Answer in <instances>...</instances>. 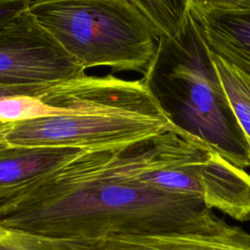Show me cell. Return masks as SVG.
<instances>
[{
	"label": "cell",
	"instance_id": "1",
	"mask_svg": "<svg viewBox=\"0 0 250 250\" xmlns=\"http://www.w3.org/2000/svg\"><path fill=\"white\" fill-rule=\"evenodd\" d=\"M214 215L197 198L137 181L129 146L84 149L0 202L3 227L44 238L82 241L178 230L205 224Z\"/></svg>",
	"mask_w": 250,
	"mask_h": 250
},
{
	"label": "cell",
	"instance_id": "2",
	"mask_svg": "<svg viewBox=\"0 0 250 250\" xmlns=\"http://www.w3.org/2000/svg\"><path fill=\"white\" fill-rule=\"evenodd\" d=\"M143 80L180 137L250 167L247 141L191 14L178 35L159 39Z\"/></svg>",
	"mask_w": 250,
	"mask_h": 250
},
{
	"label": "cell",
	"instance_id": "3",
	"mask_svg": "<svg viewBox=\"0 0 250 250\" xmlns=\"http://www.w3.org/2000/svg\"><path fill=\"white\" fill-rule=\"evenodd\" d=\"M27 12L84 69L146 72L159 38L128 0H32Z\"/></svg>",
	"mask_w": 250,
	"mask_h": 250
},
{
	"label": "cell",
	"instance_id": "4",
	"mask_svg": "<svg viewBox=\"0 0 250 250\" xmlns=\"http://www.w3.org/2000/svg\"><path fill=\"white\" fill-rule=\"evenodd\" d=\"M165 132L177 134L148 90L114 104L13 124L0 133V146L118 148Z\"/></svg>",
	"mask_w": 250,
	"mask_h": 250
},
{
	"label": "cell",
	"instance_id": "5",
	"mask_svg": "<svg viewBox=\"0 0 250 250\" xmlns=\"http://www.w3.org/2000/svg\"><path fill=\"white\" fill-rule=\"evenodd\" d=\"M146 181L162 191L197 198L235 221L250 220V174L184 138L166 147Z\"/></svg>",
	"mask_w": 250,
	"mask_h": 250
},
{
	"label": "cell",
	"instance_id": "6",
	"mask_svg": "<svg viewBox=\"0 0 250 250\" xmlns=\"http://www.w3.org/2000/svg\"><path fill=\"white\" fill-rule=\"evenodd\" d=\"M84 74L28 12L0 29V85H53Z\"/></svg>",
	"mask_w": 250,
	"mask_h": 250
},
{
	"label": "cell",
	"instance_id": "7",
	"mask_svg": "<svg viewBox=\"0 0 250 250\" xmlns=\"http://www.w3.org/2000/svg\"><path fill=\"white\" fill-rule=\"evenodd\" d=\"M41 238L57 250H250V232L216 214L205 224L161 233L91 241Z\"/></svg>",
	"mask_w": 250,
	"mask_h": 250
},
{
	"label": "cell",
	"instance_id": "8",
	"mask_svg": "<svg viewBox=\"0 0 250 250\" xmlns=\"http://www.w3.org/2000/svg\"><path fill=\"white\" fill-rule=\"evenodd\" d=\"M83 148L0 146V202L62 167Z\"/></svg>",
	"mask_w": 250,
	"mask_h": 250
},
{
	"label": "cell",
	"instance_id": "9",
	"mask_svg": "<svg viewBox=\"0 0 250 250\" xmlns=\"http://www.w3.org/2000/svg\"><path fill=\"white\" fill-rule=\"evenodd\" d=\"M191 16L209 51L250 76V13Z\"/></svg>",
	"mask_w": 250,
	"mask_h": 250
},
{
	"label": "cell",
	"instance_id": "10",
	"mask_svg": "<svg viewBox=\"0 0 250 250\" xmlns=\"http://www.w3.org/2000/svg\"><path fill=\"white\" fill-rule=\"evenodd\" d=\"M210 55L250 149V76L212 52Z\"/></svg>",
	"mask_w": 250,
	"mask_h": 250
},
{
	"label": "cell",
	"instance_id": "11",
	"mask_svg": "<svg viewBox=\"0 0 250 250\" xmlns=\"http://www.w3.org/2000/svg\"><path fill=\"white\" fill-rule=\"evenodd\" d=\"M150 23L158 38L178 35L189 17V0H128Z\"/></svg>",
	"mask_w": 250,
	"mask_h": 250
},
{
	"label": "cell",
	"instance_id": "12",
	"mask_svg": "<svg viewBox=\"0 0 250 250\" xmlns=\"http://www.w3.org/2000/svg\"><path fill=\"white\" fill-rule=\"evenodd\" d=\"M55 116L37 94H13L0 97V125L9 127L20 122Z\"/></svg>",
	"mask_w": 250,
	"mask_h": 250
},
{
	"label": "cell",
	"instance_id": "13",
	"mask_svg": "<svg viewBox=\"0 0 250 250\" xmlns=\"http://www.w3.org/2000/svg\"><path fill=\"white\" fill-rule=\"evenodd\" d=\"M0 250H57L39 236L0 225Z\"/></svg>",
	"mask_w": 250,
	"mask_h": 250
},
{
	"label": "cell",
	"instance_id": "14",
	"mask_svg": "<svg viewBox=\"0 0 250 250\" xmlns=\"http://www.w3.org/2000/svg\"><path fill=\"white\" fill-rule=\"evenodd\" d=\"M189 12L201 14H248L250 0H189Z\"/></svg>",
	"mask_w": 250,
	"mask_h": 250
},
{
	"label": "cell",
	"instance_id": "15",
	"mask_svg": "<svg viewBox=\"0 0 250 250\" xmlns=\"http://www.w3.org/2000/svg\"><path fill=\"white\" fill-rule=\"evenodd\" d=\"M32 0H0V29L27 12Z\"/></svg>",
	"mask_w": 250,
	"mask_h": 250
},
{
	"label": "cell",
	"instance_id": "16",
	"mask_svg": "<svg viewBox=\"0 0 250 250\" xmlns=\"http://www.w3.org/2000/svg\"><path fill=\"white\" fill-rule=\"evenodd\" d=\"M50 85H28V86H3L0 85V97L13 94H37ZM6 127L0 125V133Z\"/></svg>",
	"mask_w": 250,
	"mask_h": 250
}]
</instances>
